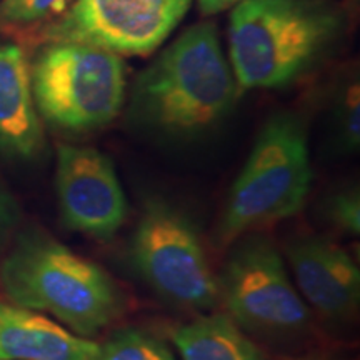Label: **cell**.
Wrapping results in <instances>:
<instances>
[{"label": "cell", "mask_w": 360, "mask_h": 360, "mask_svg": "<svg viewBox=\"0 0 360 360\" xmlns=\"http://www.w3.org/2000/svg\"><path fill=\"white\" fill-rule=\"evenodd\" d=\"M30 79L37 112L57 129L98 130L124 107V60L92 45L47 44L30 67Z\"/></svg>", "instance_id": "5"}, {"label": "cell", "mask_w": 360, "mask_h": 360, "mask_svg": "<svg viewBox=\"0 0 360 360\" xmlns=\"http://www.w3.org/2000/svg\"><path fill=\"white\" fill-rule=\"evenodd\" d=\"M219 292L231 319L260 334H290L309 323L305 300L292 283L274 244L249 237L236 247L225 265Z\"/></svg>", "instance_id": "7"}, {"label": "cell", "mask_w": 360, "mask_h": 360, "mask_svg": "<svg viewBox=\"0 0 360 360\" xmlns=\"http://www.w3.org/2000/svg\"><path fill=\"white\" fill-rule=\"evenodd\" d=\"M98 344L35 310L0 300V360H97Z\"/></svg>", "instance_id": "12"}, {"label": "cell", "mask_w": 360, "mask_h": 360, "mask_svg": "<svg viewBox=\"0 0 360 360\" xmlns=\"http://www.w3.org/2000/svg\"><path fill=\"white\" fill-rule=\"evenodd\" d=\"M342 141L349 148H357L360 142V105H359V87L349 90L347 101L342 112Z\"/></svg>", "instance_id": "18"}, {"label": "cell", "mask_w": 360, "mask_h": 360, "mask_svg": "<svg viewBox=\"0 0 360 360\" xmlns=\"http://www.w3.org/2000/svg\"><path fill=\"white\" fill-rule=\"evenodd\" d=\"M307 132L299 117L277 114L265 122L229 193L220 240L299 214L312 187Z\"/></svg>", "instance_id": "4"}, {"label": "cell", "mask_w": 360, "mask_h": 360, "mask_svg": "<svg viewBox=\"0 0 360 360\" xmlns=\"http://www.w3.org/2000/svg\"><path fill=\"white\" fill-rule=\"evenodd\" d=\"M240 2L242 0H197L200 12L205 13V15H214V13L229 11V8H233Z\"/></svg>", "instance_id": "19"}, {"label": "cell", "mask_w": 360, "mask_h": 360, "mask_svg": "<svg viewBox=\"0 0 360 360\" xmlns=\"http://www.w3.org/2000/svg\"><path fill=\"white\" fill-rule=\"evenodd\" d=\"M72 2L74 0H4L0 6V17L15 24H30L60 15Z\"/></svg>", "instance_id": "15"}, {"label": "cell", "mask_w": 360, "mask_h": 360, "mask_svg": "<svg viewBox=\"0 0 360 360\" xmlns=\"http://www.w3.org/2000/svg\"><path fill=\"white\" fill-rule=\"evenodd\" d=\"M56 191L62 222L74 232L103 240L127 219L129 202L114 162L94 147L57 148Z\"/></svg>", "instance_id": "9"}, {"label": "cell", "mask_w": 360, "mask_h": 360, "mask_svg": "<svg viewBox=\"0 0 360 360\" xmlns=\"http://www.w3.org/2000/svg\"><path fill=\"white\" fill-rule=\"evenodd\" d=\"M20 222V209L15 197L0 179V257L8 242L12 240L17 225Z\"/></svg>", "instance_id": "17"}, {"label": "cell", "mask_w": 360, "mask_h": 360, "mask_svg": "<svg viewBox=\"0 0 360 360\" xmlns=\"http://www.w3.org/2000/svg\"><path fill=\"white\" fill-rule=\"evenodd\" d=\"M182 360H265L262 352L229 315L214 314L175 328Z\"/></svg>", "instance_id": "13"}, {"label": "cell", "mask_w": 360, "mask_h": 360, "mask_svg": "<svg viewBox=\"0 0 360 360\" xmlns=\"http://www.w3.org/2000/svg\"><path fill=\"white\" fill-rule=\"evenodd\" d=\"M0 287L12 304L52 315L80 337L98 334L125 310L105 270L40 231L15 238L0 264Z\"/></svg>", "instance_id": "3"}, {"label": "cell", "mask_w": 360, "mask_h": 360, "mask_svg": "<svg viewBox=\"0 0 360 360\" xmlns=\"http://www.w3.org/2000/svg\"><path fill=\"white\" fill-rule=\"evenodd\" d=\"M44 130L24 49L12 42H0V152L30 160L44 150Z\"/></svg>", "instance_id": "11"}, {"label": "cell", "mask_w": 360, "mask_h": 360, "mask_svg": "<svg viewBox=\"0 0 360 360\" xmlns=\"http://www.w3.org/2000/svg\"><path fill=\"white\" fill-rule=\"evenodd\" d=\"M137 272L169 302L191 309L217 304L219 281L191 220L167 202L150 200L132 240Z\"/></svg>", "instance_id": "6"}, {"label": "cell", "mask_w": 360, "mask_h": 360, "mask_svg": "<svg viewBox=\"0 0 360 360\" xmlns=\"http://www.w3.org/2000/svg\"><path fill=\"white\" fill-rule=\"evenodd\" d=\"M192 0H74L44 29L47 44L77 42L117 56H146L167 40Z\"/></svg>", "instance_id": "8"}, {"label": "cell", "mask_w": 360, "mask_h": 360, "mask_svg": "<svg viewBox=\"0 0 360 360\" xmlns=\"http://www.w3.org/2000/svg\"><path fill=\"white\" fill-rule=\"evenodd\" d=\"M344 15L326 0H242L229 22V57L240 90L283 89L334 47Z\"/></svg>", "instance_id": "1"}, {"label": "cell", "mask_w": 360, "mask_h": 360, "mask_svg": "<svg viewBox=\"0 0 360 360\" xmlns=\"http://www.w3.org/2000/svg\"><path fill=\"white\" fill-rule=\"evenodd\" d=\"M238 90L217 29L204 22L175 39L139 75L130 115L164 134H197L232 110Z\"/></svg>", "instance_id": "2"}, {"label": "cell", "mask_w": 360, "mask_h": 360, "mask_svg": "<svg viewBox=\"0 0 360 360\" xmlns=\"http://www.w3.org/2000/svg\"><path fill=\"white\" fill-rule=\"evenodd\" d=\"M302 299L330 319L352 314L360 299V272L352 257L323 237H302L287 249Z\"/></svg>", "instance_id": "10"}, {"label": "cell", "mask_w": 360, "mask_h": 360, "mask_svg": "<svg viewBox=\"0 0 360 360\" xmlns=\"http://www.w3.org/2000/svg\"><path fill=\"white\" fill-rule=\"evenodd\" d=\"M97 360H175L164 342L137 328H124L98 345Z\"/></svg>", "instance_id": "14"}, {"label": "cell", "mask_w": 360, "mask_h": 360, "mask_svg": "<svg viewBox=\"0 0 360 360\" xmlns=\"http://www.w3.org/2000/svg\"><path fill=\"white\" fill-rule=\"evenodd\" d=\"M327 217L337 229L350 236L360 232V199L357 188L335 193L327 204Z\"/></svg>", "instance_id": "16"}]
</instances>
